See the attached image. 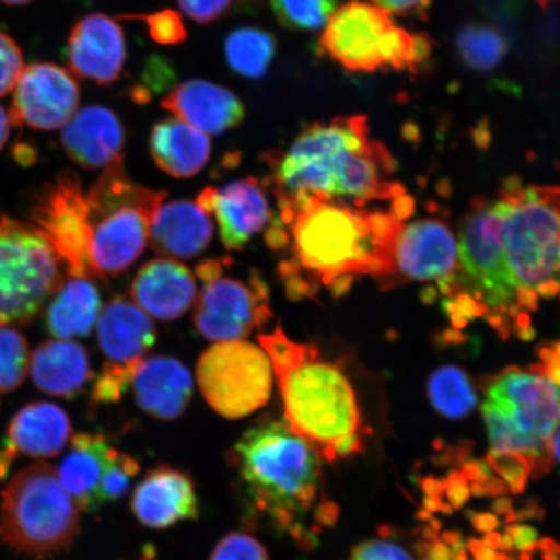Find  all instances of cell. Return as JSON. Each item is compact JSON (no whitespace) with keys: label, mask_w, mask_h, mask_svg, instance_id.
I'll use <instances>...</instances> for the list:
<instances>
[{"label":"cell","mask_w":560,"mask_h":560,"mask_svg":"<svg viewBox=\"0 0 560 560\" xmlns=\"http://www.w3.org/2000/svg\"><path fill=\"white\" fill-rule=\"evenodd\" d=\"M161 107L208 136H220L244 120V104L233 91L205 80L180 83Z\"/></svg>","instance_id":"obj_22"},{"label":"cell","mask_w":560,"mask_h":560,"mask_svg":"<svg viewBox=\"0 0 560 560\" xmlns=\"http://www.w3.org/2000/svg\"><path fill=\"white\" fill-rule=\"evenodd\" d=\"M139 471L140 466L137 459L129 454L118 452L103 476L100 492H97V509L122 499Z\"/></svg>","instance_id":"obj_36"},{"label":"cell","mask_w":560,"mask_h":560,"mask_svg":"<svg viewBox=\"0 0 560 560\" xmlns=\"http://www.w3.org/2000/svg\"><path fill=\"white\" fill-rule=\"evenodd\" d=\"M503 249L521 310L560 295V187L509 185Z\"/></svg>","instance_id":"obj_6"},{"label":"cell","mask_w":560,"mask_h":560,"mask_svg":"<svg viewBox=\"0 0 560 560\" xmlns=\"http://www.w3.org/2000/svg\"><path fill=\"white\" fill-rule=\"evenodd\" d=\"M61 265L30 223L0 215V327L37 317L65 282Z\"/></svg>","instance_id":"obj_11"},{"label":"cell","mask_w":560,"mask_h":560,"mask_svg":"<svg viewBox=\"0 0 560 560\" xmlns=\"http://www.w3.org/2000/svg\"><path fill=\"white\" fill-rule=\"evenodd\" d=\"M16 457L18 453L10 445L4 444L3 450H0V480L10 475L11 466Z\"/></svg>","instance_id":"obj_46"},{"label":"cell","mask_w":560,"mask_h":560,"mask_svg":"<svg viewBox=\"0 0 560 560\" xmlns=\"http://www.w3.org/2000/svg\"><path fill=\"white\" fill-rule=\"evenodd\" d=\"M349 560H411L408 551L384 540H373L357 545Z\"/></svg>","instance_id":"obj_41"},{"label":"cell","mask_w":560,"mask_h":560,"mask_svg":"<svg viewBox=\"0 0 560 560\" xmlns=\"http://www.w3.org/2000/svg\"><path fill=\"white\" fill-rule=\"evenodd\" d=\"M24 69V58L15 39L0 32V97L11 93Z\"/></svg>","instance_id":"obj_39"},{"label":"cell","mask_w":560,"mask_h":560,"mask_svg":"<svg viewBox=\"0 0 560 560\" xmlns=\"http://www.w3.org/2000/svg\"><path fill=\"white\" fill-rule=\"evenodd\" d=\"M277 199L313 196L362 208L405 195L394 156L370 137L365 116L335 117L307 126L287 151L268 156Z\"/></svg>","instance_id":"obj_2"},{"label":"cell","mask_w":560,"mask_h":560,"mask_svg":"<svg viewBox=\"0 0 560 560\" xmlns=\"http://www.w3.org/2000/svg\"><path fill=\"white\" fill-rule=\"evenodd\" d=\"M371 2L390 16H418L429 10L431 0H371Z\"/></svg>","instance_id":"obj_42"},{"label":"cell","mask_w":560,"mask_h":560,"mask_svg":"<svg viewBox=\"0 0 560 560\" xmlns=\"http://www.w3.org/2000/svg\"><path fill=\"white\" fill-rule=\"evenodd\" d=\"M126 61V40L117 21L93 13L77 21L68 38L70 72L97 85L120 79Z\"/></svg>","instance_id":"obj_19"},{"label":"cell","mask_w":560,"mask_h":560,"mask_svg":"<svg viewBox=\"0 0 560 560\" xmlns=\"http://www.w3.org/2000/svg\"><path fill=\"white\" fill-rule=\"evenodd\" d=\"M481 412L492 453L520 455L540 472L549 466L551 440L560 427V387L537 365L497 375Z\"/></svg>","instance_id":"obj_5"},{"label":"cell","mask_w":560,"mask_h":560,"mask_svg":"<svg viewBox=\"0 0 560 560\" xmlns=\"http://www.w3.org/2000/svg\"><path fill=\"white\" fill-rule=\"evenodd\" d=\"M138 522L151 529H166L199 516V499L192 479L172 466L147 472L131 497Z\"/></svg>","instance_id":"obj_20"},{"label":"cell","mask_w":560,"mask_h":560,"mask_svg":"<svg viewBox=\"0 0 560 560\" xmlns=\"http://www.w3.org/2000/svg\"><path fill=\"white\" fill-rule=\"evenodd\" d=\"M156 340L152 318L129 300L115 299L97 320V342L105 363L93 388L95 404L120 400Z\"/></svg>","instance_id":"obj_15"},{"label":"cell","mask_w":560,"mask_h":560,"mask_svg":"<svg viewBox=\"0 0 560 560\" xmlns=\"http://www.w3.org/2000/svg\"><path fill=\"white\" fill-rule=\"evenodd\" d=\"M537 368L560 387V342L541 349Z\"/></svg>","instance_id":"obj_43"},{"label":"cell","mask_w":560,"mask_h":560,"mask_svg":"<svg viewBox=\"0 0 560 560\" xmlns=\"http://www.w3.org/2000/svg\"><path fill=\"white\" fill-rule=\"evenodd\" d=\"M459 59L476 72H490L501 65L509 51L508 40L495 27L470 23L455 37Z\"/></svg>","instance_id":"obj_33"},{"label":"cell","mask_w":560,"mask_h":560,"mask_svg":"<svg viewBox=\"0 0 560 560\" xmlns=\"http://www.w3.org/2000/svg\"><path fill=\"white\" fill-rule=\"evenodd\" d=\"M458 270V243L452 230L439 220H419L404 225L392 252V266L383 280L385 290L408 282H438L447 290Z\"/></svg>","instance_id":"obj_16"},{"label":"cell","mask_w":560,"mask_h":560,"mask_svg":"<svg viewBox=\"0 0 560 560\" xmlns=\"http://www.w3.org/2000/svg\"><path fill=\"white\" fill-rule=\"evenodd\" d=\"M30 371L35 387L62 398L79 395L91 376L86 349L66 339L48 340L35 348Z\"/></svg>","instance_id":"obj_28"},{"label":"cell","mask_w":560,"mask_h":560,"mask_svg":"<svg viewBox=\"0 0 560 560\" xmlns=\"http://www.w3.org/2000/svg\"><path fill=\"white\" fill-rule=\"evenodd\" d=\"M131 19L144 20L151 38L160 45L184 44L188 37L184 21L179 13L173 10H163L147 16H131Z\"/></svg>","instance_id":"obj_38"},{"label":"cell","mask_w":560,"mask_h":560,"mask_svg":"<svg viewBox=\"0 0 560 560\" xmlns=\"http://www.w3.org/2000/svg\"><path fill=\"white\" fill-rule=\"evenodd\" d=\"M0 2L7 5L19 7L30 4L33 2V0H0Z\"/></svg>","instance_id":"obj_53"},{"label":"cell","mask_w":560,"mask_h":560,"mask_svg":"<svg viewBox=\"0 0 560 560\" xmlns=\"http://www.w3.org/2000/svg\"><path fill=\"white\" fill-rule=\"evenodd\" d=\"M165 196L135 184L126 174L124 156L104 167L86 192L89 257L95 277L118 276L138 260Z\"/></svg>","instance_id":"obj_7"},{"label":"cell","mask_w":560,"mask_h":560,"mask_svg":"<svg viewBox=\"0 0 560 560\" xmlns=\"http://www.w3.org/2000/svg\"><path fill=\"white\" fill-rule=\"evenodd\" d=\"M508 200H476L459 231L458 270L446 295L455 292L471 296L482 310L494 312L489 320L502 328L508 317L521 311L517 290L509 269L502 242Z\"/></svg>","instance_id":"obj_10"},{"label":"cell","mask_w":560,"mask_h":560,"mask_svg":"<svg viewBox=\"0 0 560 560\" xmlns=\"http://www.w3.org/2000/svg\"><path fill=\"white\" fill-rule=\"evenodd\" d=\"M430 560H451L450 549L444 544H436L430 552Z\"/></svg>","instance_id":"obj_50"},{"label":"cell","mask_w":560,"mask_h":560,"mask_svg":"<svg viewBox=\"0 0 560 560\" xmlns=\"http://www.w3.org/2000/svg\"><path fill=\"white\" fill-rule=\"evenodd\" d=\"M249 505L299 548L317 545L339 510L322 493L320 455L285 422L252 427L231 451Z\"/></svg>","instance_id":"obj_3"},{"label":"cell","mask_w":560,"mask_h":560,"mask_svg":"<svg viewBox=\"0 0 560 560\" xmlns=\"http://www.w3.org/2000/svg\"><path fill=\"white\" fill-rule=\"evenodd\" d=\"M209 560H270L268 550L255 536L231 532L214 546Z\"/></svg>","instance_id":"obj_37"},{"label":"cell","mask_w":560,"mask_h":560,"mask_svg":"<svg viewBox=\"0 0 560 560\" xmlns=\"http://www.w3.org/2000/svg\"><path fill=\"white\" fill-rule=\"evenodd\" d=\"M209 214L196 202L175 200L160 207L150 230L149 243L160 256L171 260H190L212 242Z\"/></svg>","instance_id":"obj_25"},{"label":"cell","mask_w":560,"mask_h":560,"mask_svg":"<svg viewBox=\"0 0 560 560\" xmlns=\"http://www.w3.org/2000/svg\"><path fill=\"white\" fill-rule=\"evenodd\" d=\"M207 214H213L223 245L240 250L269 225L271 209L256 178L230 182L221 187H207L196 200Z\"/></svg>","instance_id":"obj_18"},{"label":"cell","mask_w":560,"mask_h":560,"mask_svg":"<svg viewBox=\"0 0 560 560\" xmlns=\"http://www.w3.org/2000/svg\"><path fill=\"white\" fill-rule=\"evenodd\" d=\"M81 91L72 73L54 62L24 67L13 89L12 125L35 130L65 128L80 108Z\"/></svg>","instance_id":"obj_17"},{"label":"cell","mask_w":560,"mask_h":560,"mask_svg":"<svg viewBox=\"0 0 560 560\" xmlns=\"http://www.w3.org/2000/svg\"><path fill=\"white\" fill-rule=\"evenodd\" d=\"M339 0H270L280 25L295 32L324 30Z\"/></svg>","instance_id":"obj_34"},{"label":"cell","mask_w":560,"mask_h":560,"mask_svg":"<svg viewBox=\"0 0 560 560\" xmlns=\"http://www.w3.org/2000/svg\"><path fill=\"white\" fill-rule=\"evenodd\" d=\"M550 451H551L552 457H555L560 464V427H559L558 431L556 432L555 438H552V440H551Z\"/></svg>","instance_id":"obj_51"},{"label":"cell","mask_w":560,"mask_h":560,"mask_svg":"<svg viewBox=\"0 0 560 560\" xmlns=\"http://www.w3.org/2000/svg\"><path fill=\"white\" fill-rule=\"evenodd\" d=\"M198 383L217 415L242 419L269 402L275 371L262 347L244 340L215 342L201 354Z\"/></svg>","instance_id":"obj_12"},{"label":"cell","mask_w":560,"mask_h":560,"mask_svg":"<svg viewBox=\"0 0 560 560\" xmlns=\"http://www.w3.org/2000/svg\"><path fill=\"white\" fill-rule=\"evenodd\" d=\"M31 368L27 341L15 328L0 327V395L23 385Z\"/></svg>","instance_id":"obj_35"},{"label":"cell","mask_w":560,"mask_h":560,"mask_svg":"<svg viewBox=\"0 0 560 560\" xmlns=\"http://www.w3.org/2000/svg\"><path fill=\"white\" fill-rule=\"evenodd\" d=\"M131 385L139 408L161 420L184 415L192 397L190 371L171 357L144 360Z\"/></svg>","instance_id":"obj_24"},{"label":"cell","mask_w":560,"mask_h":560,"mask_svg":"<svg viewBox=\"0 0 560 560\" xmlns=\"http://www.w3.org/2000/svg\"><path fill=\"white\" fill-rule=\"evenodd\" d=\"M202 289L195 301L194 322L210 341L243 340L271 317L268 285L260 276L248 279L223 276L222 264L198 266Z\"/></svg>","instance_id":"obj_13"},{"label":"cell","mask_w":560,"mask_h":560,"mask_svg":"<svg viewBox=\"0 0 560 560\" xmlns=\"http://www.w3.org/2000/svg\"><path fill=\"white\" fill-rule=\"evenodd\" d=\"M131 298L151 318L170 322L190 310L198 298V287L184 264L163 257L139 269Z\"/></svg>","instance_id":"obj_21"},{"label":"cell","mask_w":560,"mask_h":560,"mask_svg":"<svg viewBox=\"0 0 560 560\" xmlns=\"http://www.w3.org/2000/svg\"><path fill=\"white\" fill-rule=\"evenodd\" d=\"M80 529V508L47 462L19 471L4 489L0 538L19 555L51 559L70 549Z\"/></svg>","instance_id":"obj_8"},{"label":"cell","mask_w":560,"mask_h":560,"mask_svg":"<svg viewBox=\"0 0 560 560\" xmlns=\"http://www.w3.org/2000/svg\"><path fill=\"white\" fill-rule=\"evenodd\" d=\"M225 55L233 72L244 79L260 80L275 61L277 39L260 27H240L228 35Z\"/></svg>","instance_id":"obj_31"},{"label":"cell","mask_w":560,"mask_h":560,"mask_svg":"<svg viewBox=\"0 0 560 560\" xmlns=\"http://www.w3.org/2000/svg\"><path fill=\"white\" fill-rule=\"evenodd\" d=\"M476 528L480 530H492L495 528L497 521L494 516L481 514L475 517Z\"/></svg>","instance_id":"obj_49"},{"label":"cell","mask_w":560,"mask_h":560,"mask_svg":"<svg viewBox=\"0 0 560 560\" xmlns=\"http://www.w3.org/2000/svg\"><path fill=\"white\" fill-rule=\"evenodd\" d=\"M427 392L439 415L451 419L470 415L478 404L470 377L464 370L455 366L436 370L427 384Z\"/></svg>","instance_id":"obj_32"},{"label":"cell","mask_w":560,"mask_h":560,"mask_svg":"<svg viewBox=\"0 0 560 560\" xmlns=\"http://www.w3.org/2000/svg\"><path fill=\"white\" fill-rule=\"evenodd\" d=\"M179 9L198 24H212L226 16L234 0H177Z\"/></svg>","instance_id":"obj_40"},{"label":"cell","mask_w":560,"mask_h":560,"mask_svg":"<svg viewBox=\"0 0 560 560\" xmlns=\"http://www.w3.org/2000/svg\"><path fill=\"white\" fill-rule=\"evenodd\" d=\"M446 493L450 495V500L453 506L459 508L468 500L470 494V488L467 485L466 476L453 475L446 482Z\"/></svg>","instance_id":"obj_44"},{"label":"cell","mask_w":560,"mask_h":560,"mask_svg":"<svg viewBox=\"0 0 560 560\" xmlns=\"http://www.w3.org/2000/svg\"><path fill=\"white\" fill-rule=\"evenodd\" d=\"M37 153L27 144H18L15 149V159L20 164H32Z\"/></svg>","instance_id":"obj_48"},{"label":"cell","mask_w":560,"mask_h":560,"mask_svg":"<svg viewBox=\"0 0 560 560\" xmlns=\"http://www.w3.org/2000/svg\"><path fill=\"white\" fill-rule=\"evenodd\" d=\"M125 144L120 118L103 105L79 109L62 129L61 145L68 158L85 170H101L118 158Z\"/></svg>","instance_id":"obj_23"},{"label":"cell","mask_w":560,"mask_h":560,"mask_svg":"<svg viewBox=\"0 0 560 560\" xmlns=\"http://www.w3.org/2000/svg\"><path fill=\"white\" fill-rule=\"evenodd\" d=\"M27 223L51 245L68 276L95 277L89 257L86 192L79 174L62 171L42 187Z\"/></svg>","instance_id":"obj_14"},{"label":"cell","mask_w":560,"mask_h":560,"mask_svg":"<svg viewBox=\"0 0 560 560\" xmlns=\"http://www.w3.org/2000/svg\"><path fill=\"white\" fill-rule=\"evenodd\" d=\"M140 560H158L155 549L151 548V546H145L142 558Z\"/></svg>","instance_id":"obj_52"},{"label":"cell","mask_w":560,"mask_h":560,"mask_svg":"<svg viewBox=\"0 0 560 560\" xmlns=\"http://www.w3.org/2000/svg\"><path fill=\"white\" fill-rule=\"evenodd\" d=\"M277 201L279 215L266 241L285 256L279 272L291 299L312 298L319 289L342 295L357 277L381 284L388 277L404 226L394 213H369L313 196Z\"/></svg>","instance_id":"obj_1"},{"label":"cell","mask_w":560,"mask_h":560,"mask_svg":"<svg viewBox=\"0 0 560 560\" xmlns=\"http://www.w3.org/2000/svg\"><path fill=\"white\" fill-rule=\"evenodd\" d=\"M72 436L67 412L52 402L38 401L25 405L12 418L5 444L31 458H55Z\"/></svg>","instance_id":"obj_27"},{"label":"cell","mask_w":560,"mask_h":560,"mask_svg":"<svg viewBox=\"0 0 560 560\" xmlns=\"http://www.w3.org/2000/svg\"><path fill=\"white\" fill-rule=\"evenodd\" d=\"M319 48L342 68L360 73L383 68L415 70L432 52L427 35L404 30L389 13L361 0L336 9L320 35Z\"/></svg>","instance_id":"obj_9"},{"label":"cell","mask_w":560,"mask_h":560,"mask_svg":"<svg viewBox=\"0 0 560 560\" xmlns=\"http://www.w3.org/2000/svg\"><path fill=\"white\" fill-rule=\"evenodd\" d=\"M118 452L104 435L96 433H77L70 439V451L56 472L80 510L88 513L100 510L97 492Z\"/></svg>","instance_id":"obj_26"},{"label":"cell","mask_w":560,"mask_h":560,"mask_svg":"<svg viewBox=\"0 0 560 560\" xmlns=\"http://www.w3.org/2000/svg\"><path fill=\"white\" fill-rule=\"evenodd\" d=\"M210 151L206 132L177 117L158 122L151 131V156L161 171L174 178H191L205 170Z\"/></svg>","instance_id":"obj_29"},{"label":"cell","mask_w":560,"mask_h":560,"mask_svg":"<svg viewBox=\"0 0 560 560\" xmlns=\"http://www.w3.org/2000/svg\"><path fill=\"white\" fill-rule=\"evenodd\" d=\"M258 340L269 355L291 431L328 462L359 452L360 408L346 374L280 326Z\"/></svg>","instance_id":"obj_4"},{"label":"cell","mask_w":560,"mask_h":560,"mask_svg":"<svg viewBox=\"0 0 560 560\" xmlns=\"http://www.w3.org/2000/svg\"><path fill=\"white\" fill-rule=\"evenodd\" d=\"M47 306L46 325L56 339L82 338L102 314V298L91 278L68 276Z\"/></svg>","instance_id":"obj_30"},{"label":"cell","mask_w":560,"mask_h":560,"mask_svg":"<svg viewBox=\"0 0 560 560\" xmlns=\"http://www.w3.org/2000/svg\"><path fill=\"white\" fill-rule=\"evenodd\" d=\"M11 126L10 112H7L2 105H0V151L3 150L7 140L10 138Z\"/></svg>","instance_id":"obj_47"},{"label":"cell","mask_w":560,"mask_h":560,"mask_svg":"<svg viewBox=\"0 0 560 560\" xmlns=\"http://www.w3.org/2000/svg\"><path fill=\"white\" fill-rule=\"evenodd\" d=\"M509 534L513 541L524 550H529L537 541L536 532L528 527H511Z\"/></svg>","instance_id":"obj_45"}]
</instances>
